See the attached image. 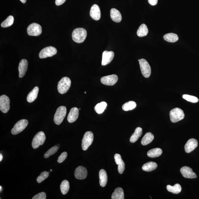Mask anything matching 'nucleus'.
<instances>
[{"mask_svg": "<svg viewBox=\"0 0 199 199\" xmlns=\"http://www.w3.org/2000/svg\"><path fill=\"white\" fill-rule=\"evenodd\" d=\"M87 32L83 28H79L74 30L72 33V39L76 43H83L87 38Z\"/></svg>", "mask_w": 199, "mask_h": 199, "instance_id": "obj_1", "label": "nucleus"}, {"mask_svg": "<svg viewBox=\"0 0 199 199\" xmlns=\"http://www.w3.org/2000/svg\"><path fill=\"white\" fill-rule=\"evenodd\" d=\"M71 81L69 78L64 77L62 78L58 84V90L61 94L66 93L69 90Z\"/></svg>", "mask_w": 199, "mask_h": 199, "instance_id": "obj_2", "label": "nucleus"}, {"mask_svg": "<svg viewBox=\"0 0 199 199\" xmlns=\"http://www.w3.org/2000/svg\"><path fill=\"white\" fill-rule=\"evenodd\" d=\"M170 119L173 123H176L184 117V114L181 109L176 108L170 111Z\"/></svg>", "mask_w": 199, "mask_h": 199, "instance_id": "obj_3", "label": "nucleus"}, {"mask_svg": "<svg viewBox=\"0 0 199 199\" xmlns=\"http://www.w3.org/2000/svg\"><path fill=\"white\" fill-rule=\"evenodd\" d=\"M66 106H61L57 110L54 116V121L57 125H60L66 117Z\"/></svg>", "mask_w": 199, "mask_h": 199, "instance_id": "obj_4", "label": "nucleus"}, {"mask_svg": "<svg viewBox=\"0 0 199 199\" xmlns=\"http://www.w3.org/2000/svg\"><path fill=\"white\" fill-rule=\"evenodd\" d=\"M46 137L44 133L40 131L37 133L34 137L32 142V148L34 149H37L44 143Z\"/></svg>", "mask_w": 199, "mask_h": 199, "instance_id": "obj_5", "label": "nucleus"}, {"mask_svg": "<svg viewBox=\"0 0 199 199\" xmlns=\"http://www.w3.org/2000/svg\"><path fill=\"white\" fill-rule=\"evenodd\" d=\"M94 135L92 132L87 131L84 135L82 141V147L84 150H87L93 143Z\"/></svg>", "mask_w": 199, "mask_h": 199, "instance_id": "obj_6", "label": "nucleus"}, {"mask_svg": "<svg viewBox=\"0 0 199 199\" xmlns=\"http://www.w3.org/2000/svg\"><path fill=\"white\" fill-rule=\"evenodd\" d=\"M28 121L25 119L19 121L15 124L14 127L11 130V133L13 135L18 134L26 129L28 124Z\"/></svg>", "mask_w": 199, "mask_h": 199, "instance_id": "obj_7", "label": "nucleus"}, {"mask_svg": "<svg viewBox=\"0 0 199 199\" xmlns=\"http://www.w3.org/2000/svg\"><path fill=\"white\" fill-rule=\"evenodd\" d=\"M139 63L142 75L145 78H149L150 75L151 70L148 62L145 59H141L140 60Z\"/></svg>", "mask_w": 199, "mask_h": 199, "instance_id": "obj_8", "label": "nucleus"}, {"mask_svg": "<svg viewBox=\"0 0 199 199\" xmlns=\"http://www.w3.org/2000/svg\"><path fill=\"white\" fill-rule=\"evenodd\" d=\"M28 33L29 36H37L42 33V28L37 23H32L27 28Z\"/></svg>", "mask_w": 199, "mask_h": 199, "instance_id": "obj_9", "label": "nucleus"}, {"mask_svg": "<svg viewBox=\"0 0 199 199\" xmlns=\"http://www.w3.org/2000/svg\"><path fill=\"white\" fill-rule=\"evenodd\" d=\"M57 52V49L55 47H47L42 49L40 52L39 57L40 58L43 59L51 57L56 54Z\"/></svg>", "mask_w": 199, "mask_h": 199, "instance_id": "obj_10", "label": "nucleus"}, {"mask_svg": "<svg viewBox=\"0 0 199 199\" xmlns=\"http://www.w3.org/2000/svg\"><path fill=\"white\" fill-rule=\"evenodd\" d=\"M10 101L9 97L5 95H2L0 97V110L4 113L8 112L10 107Z\"/></svg>", "mask_w": 199, "mask_h": 199, "instance_id": "obj_11", "label": "nucleus"}, {"mask_svg": "<svg viewBox=\"0 0 199 199\" xmlns=\"http://www.w3.org/2000/svg\"><path fill=\"white\" fill-rule=\"evenodd\" d=\"M118 80V77L116 74L104 76L101 78V83L107 86H113L115 85Z\"/></svg>", "mask_w": 199, "mask_h": 199, "instance_id": "obj_12", "label": "nucleus"}, {"mask_svg": "<svg viewBox=\"0 0 199 199\" xmlns=\"http://www.w3.org/2000/svg\"><path fill=\"white\" fill-rule=\"evenodd\" d=\"M114 57V53L112 51H105L102 55V60L101 64L103 66L110 64L112 62Z\"/></svg>", "mask_w": 199, "mask_h": 199, "instance_id": "obj_13", "label": "nucleus"}, {"mask_svg": "<svg viewBox=\"0 0 199 199\" xmlns=\"http://www.w3.org/2000/svg\"><path fill=\"white\" fill-rule=\"evenodd\" d=\"M87 170L83 166H78L74 172V176L78 180L85 179L87 178Z\"/></svg>", "mask_w": 199, "mask_h": 199, "instance_id": "obj_14", "label": "nucleus"}, {"mask_svg": "<svg viewBox=\"0 0 199 199\" xmlns=\"http://www.w3.org/2000/svg\"><path fill=\"white\" fill-rule=\"evenodd\" d=\"M180 172L183 176L185 178L194 179L197 178L196 174L193 171L191 168L184 166L180 169Z\"/></svg>", "mask_w": 199, "mask_h": 199, "instance_id": "obj_15", "label": "nucleus"}, {"mask_svg": "<svg viewBox=\"0 0 199 199\" xmlns=\"http://www.w3.org/2000/svg\"><path fill=\"white\" fill-rule=\"evenodd\" d=\"M90 15L93 19L95 20H100L101 18V11L98 5L95 4L91 6Z\"/></svg>", "mask_w": 199, "mask_h": 199, "instance_id": "obj_16", "label": "nucleus"}, {"mask_svg": "<svg viewBox=\"0 0 199 199\" xmlns=\"http://www.w3.org/2000/svg\"><path fill=\"white\" fill-rule=\"evenodd\" d=\"M198 142L196 139L192 138L188 140L185 145V150L187 153L192 152L198 146Z\"/></svg>", "mask_w": 199, "mask_h": 199, "instance_id": "obj_17", "label": "nucleus"}, {"mask_svg": "<svg viewBox=\"0 0 199 199\" xmlns=\"http://www.w3.org/2000/svg\"><path fill=\"white\" fill-rule=\"evenodd\" d=\"M28 63L25 59H23L21 61L19 66V77L22 78L25 75L28 70Z\"/></svg>", "mask_w": 199, "mask_h": 199, "instance_id": "obj_18", "label": "nucleus"}, {"mask_svg": "<svg viewBox=\"0 0 199 199\" xmlns=\"http://www.w3.org/2000/svg\"><path fill=\"white\" fill-rule=\"evenodd\" d=\"M115 160L116 164L118 165V170L119 173H123L125 169V164L122 160L121 156L119 154H116L114 155Z\"/></svg>", "mask_w": 199, "mask_h": 199, "instance_id": "obj_19", "label": "nucleus"}, {"mask_svg": "<svg viewBox=\"0 0 199 199\" xmlns=\"http://www.w3.org/2000/svg\"><path fill=\"white\" fill-rule=\"evenodd\" d=\"M79 115V110L77 108H73L71 109L69 114L67 120L70 123L75 121L77 120Z\"/></svg>", "mask_w": 199, "mask_h": 199, "instance_id": "obj_20", "label": "nucleus"}, {"mask_svg": "<svg viewBox=\"0 0 199 199\" xmlns=\"http://www.w3.org/2000/svg\"><path fill=\"white\" fill-rule=\"evenodd\" d=\"M110 17L114 22L119 23L122 20V16L119 11L115 8H112L110 11Z\"/></svg>", "mask_w": 199, "mask_h": 199, "instance_id": "obj_21", "label": "nucleus"}, {"mask_svg": "<svg viewBox=\"0 0 199 199\" xmlns=\"http://www.w3.org/2000/svg\"><path fill=\"white\" fill-rule=\"evenodd\" d=\"M100 184L102 187L106 186L108 182V177L106 172L104 169H101L99 173Z\"/></svg>", "mask_w": 199, "mask_h": 199, "instance_id": "obj_22", "label": "nucleus"}, {"mask_svg": "<svg viewBox=\"0 0 199 199\" xmlns=\"http://www.w3.org/2000/svg\"><path fill=\"white\" fill-rule=\"evenodd\" d=\"M39 91V87H36L30 92L27 97L28 102L31 103L33 102L37 99Z\"/></svg>", "mask_w": 199, "mask_h": 199, "instance_id": "obj_23", "label": "nucleus"}, {"mask_svg": "<svg viewBox=\"0 0 199 199\" xmlns=\"http://www.w3.org/2000/svg\"><path fill=\"white\" fill-rule=\"evenodd\" d=\"M142 134V129L141 127H137L135 129L134 133L132 135L130 139V142L134 143L141 136Z\"/></svg>", "mask_w": 199, "mask_h": 199, "instance_id": "obj_24", "label": "nucleus"}, {"mask_svg": "<svg viewBox=\"0 0 199 199\" xmlns=\"http://www.w3.org/2000/svg\"><path fill=\"white\" fill-rule=\"evenodd\" d=\"M158 165L155 162H147L142 166V169L145 171H151L156 169Z\"/></svg>", "mask_w": 199, "mask_h": 199, "instance_id": "obj_25", "label": "nucleus"}, {"mask_svg": "<svg viewBox=\"0 0 199 199\" xmlns=\"http://www.w3.org/2000/svg\"><path fill=\"white\" fill-rule=\"evenodd\" d=\"M154 138V135L150 133H148L145 134L143 137L141 142V144L143 145H146L149 144L153 141Z\"/></svg>", "mask_w": 199, "mask_h": 199, "instance_id": "obj_26", "label": "nucleus"}, {"mask_svg": "<svg viewBox=\"0 0 199 199\" xmlns=\"http://www.w3.org/2000/svg\"><path fill=\"white\" fill-rule=\"evenodd\" d=\"M124 193L123 189L120 187L116 188L112 196V199H124Z\"/></svg>", "mask_w": 199, "mask_h": 199, "instance_id": "obj_27", "label": "nucleus"}, {"mask_svg": "<svg viewBox=\"0 0 199 199\" xmlns=\"http://www.w3.org/2000/svg\"><path fill=\"white\" fill-rule=\"evenodd\" d=\"M162 150L159 148H156L151 149L147 153V155L149 157L154 158L158 157L162 155Z\"/></svg>", "mask_w": 199, "mask_h": 199, "instance_id": "obj_28", "label": "nucleus"}, {"mask_svg": "<svg viewBox=\"0 0 199 199\" xmlns=\"http://www.w3.org/2000/svg\"><path fill=\"white\" fill-rule=\"evenodd\" d=\"M148 32V28L146 24H143L140 26L137 30V34L139 37H143L146 36Z\"/></svg>", "mask_w": 199, "mask_h": 199, "instance_id": "obj_29", "label": "nucleus"}, {"mask_svg": "<svg viewBox=\"0 0 199 199\" xmlns=\"http://www.w3.org/2000/svg\"><path fill=\"white\" fill-rule=\"evenodd\" d=\"M163 39L165 41L170 43H175L179 40V37L176 34L173 33L165 34L163 36Z\"/></svg>", "mask_w": 199, "mask_h": 199, "instance_id": "obj_30", "label": "nucleus"}, {"mask_svg": "<svg viewBox=\"0 0 199 199\" xmlns=\"http://www.w3.org/2000/svg\"><path fill=\"white\" fill-rule=\"evenodd\" d=\"M167 189L169 192L173 193L174 194H178L181 192V187L179 184H176L174 186L168 185L167 186Z\"/></svg>", "mask_w": 199, "mask_h": 199, "instance_id": "obj_31", "label": "nucleus"}, {"mask_svg": "<svg viewBox=\"0 0 199 199\" xmlns=\"http://www.w3.org/2000/svg\"><path fill=\"white\" fill-rule=\"evenodd\" d=\"M107 106L106 102L103 101L97 104L95 107V110L97 114H101L104 112Z\"/></svg>", "mask_w": 199, "mask_h": 199, "instance_id": "obj_32", "label": "nucleus"}, {"mask_svg": "<svg viewBox=\"0 0 199 199\" xmlns=\"http://www.w3.org/2000/svg\"><path fill=\"white\" fill-rule=\"evenodd\" d=\"M137 106L136 103L134 101H129L122 105V108L125 111H129L133 110Z\"/></svg>", "mask_w": 199, "mask_h": 199, "instance_id": "obj_33", "label": "nucleus"}, {"mask_svg": "<svg viewBox=\"0 0 199 199\" xmlns=\"http://www.w3.org/2000/svg\"><path fill=\"white\" fill-rule=\"evenodd\" d=\"M70 188V183L66 180L62 181L60 185V189L62 194L66 195L68 192Z\"/></svg>", "mask_w": 199, "mask_h": 199, "instance_id": "obj_34", "label": "nucleus"}, {"mask_svg": "<svg viewBox=\"0 0 199 199\" xmlns=\"http://www.w3.org/2000/svg\"><path fill=\"white\" fill-rule=\"evenodd\" d=\"M60 146V144L57 145L49 149L44 155V158H48L50 156L55 154L58 150Z\"/></svg>", "mask_w": 199, "mask_h": 199, "instance_id": "obj_35", "label": "nucleus"}, {"mask_svg": "<svg viewBox=\"0 0 199 199\" xmlns=\"http://www.w3.org/2000/svg\"><path fill=\"white\" fill-rule=\"evenodd\" d=\"M14 19L12 16H9L5 21L2 23L1 26L3 28H6L11 26L14 23Z\"/></svg>", "mask_w": 199, "mask_h": 199, "instance_id": "obj_36", "label": "nucleus"}, {"mask_svg": "<svg viewBox=\"0 0 199 199\" xmlns=\"http://www.w3.org/2000/svg\"><path fill=\"white\" fill-rule=\"evenodd\" d=\"M183 98L187 101L193 103H196L198 101V99L197 97L193 95H184L182 96Z\"/></svg>", "mask_w": 199, "mask_h": 199, "instance_id": "obj_37", "label": "nucleus"}, {"mask_svg": "<svg viewBox=\"0 0 199 199\" xmlns=\"http://www.w3.org/2000/svg\"><path fill=\"white\" fill-rule=\"evenodd\" d=\"M49 172L46 171H44L42 172V173L40 174V175L39 176H38L37 179V182L39 183H40L43 182V181L47 178L49 176Z\"/></svg>", "mask_w": 199, "mask_h": 199, "instance_id": "obj_38", "label": "nucleus"}, {"mask_svg": "<svg viewBox=\"0 0 199 199\" xmlns=\"http://www.w3.org/2000/svg\"><path fill=\"white\" fill-rule=\"evenodd\" d=\"M67 153L66 152H64L61 154L60 156L59 157L57 161L59 163H62V162L66 159L67 157Z\"/></svg>", "mask_w": 199, "mask_h": 199, "instance_id": "obj_39", "label": "nucleus"}, {"mask_svg": "<svg viewBox=\"0 0 199 199\" xmlns=\"http://www.w3.org/2000/svg\"><path fill=\"white\" fill-rule=\"evenodd\" d=\"M46 199V194L44 192H41L35 195L32 199Z\"/></svg>", "mask_w": 199, "mask_h": 199, "instance_id": "obj_40", "label": "nucleus"}, {"mask_svg": "<svg viewBox=\"0 0 199 199\" xmlns=\"http://www.w3.org/2000/svg\"><path fill=\"white\" fill-rule=\"evenodd\" d=\"M66 1V0H56L55 4L57 6H60L64 3Z\"/></svg>", "mask_w": 199, "mask_h": 199, "instance_id": "obj_41", "label": "nucleus"}, {"mask_svg": "<svg viewBox=\"0 0 199 199\" xmlns=\"http://www.w3.org/2000/svg\"><path fill=\"white\" fill-rule=\"evenodd\" d=\"M148 2L150 5L155 6L157 4L158 0H148Z\"/></svg>", "mask_w": 199, "mask_h": 199, "instance_id": "obj_42", "label": "nucleus"}, {"mask_svg": "<svg viewBox=\"0 0 199 199\" xmlns=\"http://www.w3.org/2000/svg\"><path fill=\"white\" fill-rule=\"evenodd\" d=\"M3 158V156L1 154H0V161H2V160Z\"/></svg>", "mask_w": 199, "mask_h": 199, "instance_id": "obj_43", "label": "nucleus"}, {"mask_svg": "<svg viewBox=\"0 0 199 199\" xmlns=\"http://www.w3.org/2000/svg\"><path fill=\"white\" fill-rule=\"evenodd\" d=\"M22 3H24L26 2V0H20Z\"/></svg>", "mask_w": 199, "mask_h": 199, "instance_id": "obj_44", "label": "nucleus"}, {"mask_svg": "<svg viewBox=\"0 0 199 199\" xmlns=\"http://www.w3.org/2000/svg\"><path fill=\"white\" fill-rule=\"evenodd\" d=\"M2 189V186H0V191H1V192Z\"/></svg>", "mask_w": 199, "mask_h": 199, "instance_id": "obj_45", "label": "nucleus"}, {"mask_svg": "<svg viewBox=\"0 0 199 199\" xmlns=\"http://www.w3.org/2000/svg\"><path fill=\"white\" fill-rule=\"evenodd\" d=\"M53 171L52 169H50V171Z\"/></svg>", "mask_w": 199, "mask_h": 199, "instance_id": "obj_46", "label": "nucleus"}, {"mask_svg": "<svg viewBox=\"0 0 199 199\" xmlns=\"http://www.w3.org/2000/svg\"><path fill=\"white\" fill-rule=\"evenodd\" d=\"M79 110H80V108H79Z\"/></svg>", "mask_w": 199, "mask_h": 199, "instance_id": "obj_47", "label": "nucleus"}, {"mask_svg": "<svg viewBox=\"0 0 199 199\" xmlns=\"http://www.w3.org/2000/svg\"><path fill=\"white\" fill-rule=\"evenodd\" d=\"M139 61H140V60H138L139 62Z\"/></svg>", "mask_w": 199, "mask_h": 199, "instance_id": "obj_48", "label": "nucleus"}]
</instances>
